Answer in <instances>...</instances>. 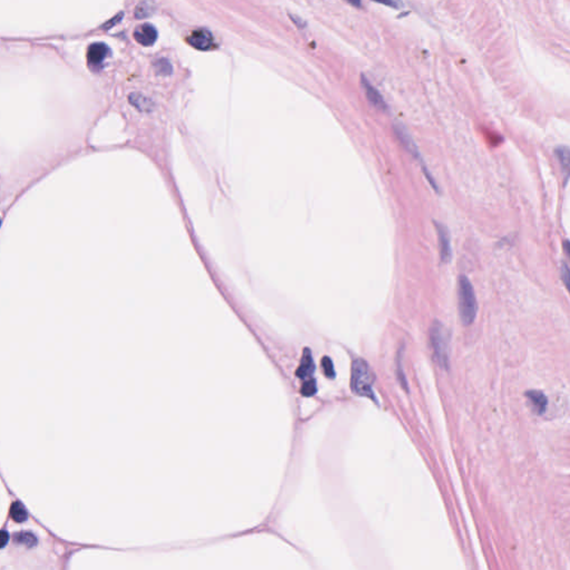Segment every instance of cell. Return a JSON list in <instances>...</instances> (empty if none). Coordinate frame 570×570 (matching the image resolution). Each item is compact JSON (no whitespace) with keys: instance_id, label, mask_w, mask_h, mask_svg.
Instances as JSON below:
<instances>
[{"instance_id":"obj_2","label":"cell","mask_w":570,"mask_h":570,"mask_svg":"<svg viewBox=\"0 0 570 570\" xmlns=\"http://www.w3.org/2000/svg\"><path fill=\"white\" fill-rule=\"evenodd\" d=\"M458 307L461 322H463L464 325H470L476 319L478 305L473 286L470 283L469 279L465 277V275L460 277L459 279Z\"/></svg>"},{"instance_id":"obj_24","label":"cell","mask_w":570,"mask_h":570,"mask_svg":"<svg viewBox=\"0 0 570 570\" xmlns=\"http://www.w3.org/2000/svg\"><path fill=\"white\" fill-rule=\"evenodd\" d=\"M0 223H2V221H0Z\"/></svg>"},{"instance_id":"obj_7","label":"cell","mask_w":570,"mask_h":570,"mask_svg":"<svg viewBox=\"0 0 570 570\" xmlns=\"http://www.w3.org/2000/svg\"><path fill=\"white\" fill-rule=\"evenodd\" d=\"M108 53H110V49H108V47L105 44L103 43L92 44L88 47V50H87L88 65L92 66V67H97V66L101 65V63L105 61V58L108 56Z\"/></svg>"},{"instance_id":"obj_13","label":"cell","mask_w":570,"mask_h":570,"mask_svg":"<svg viewBox=\"0 0 570 570\" xmlns=\"http://www.w3.org/2000/svg\"><path fill=\"white\" fill-rule=\"evenodd\" d=\"M557 158L559 160L561 170L565 173V175L568 176L569 172V159H570V153L569 148L567 146H559L556 149Z\"/></svg>"},{"instance_id":"obj_21","label":"cell","mask_w":570,"mask_h":570,"mask_svg":"<svg viewBox=\"0 0 570 570\" xmlns=\"http://www.w3.org/2000/svg\"><path fill=\"white\" fill-rule=\"evenodd\" d=\"M561 278H562L563 282H565L566 286H568V283H569V267H568L566 263H562V265H561Z\"/></svg>"},{"instance_id":"obj_14","label":"cell","mask_w":570,"mask_h":570,"mask_svg":"<svg viewBox=\"0 0 570 570\" xmlns=\"http://www.w3.org/2000/svg\"><path fill=\"white\" fill-rule=\"evenodd\" d=\"M10 515L16 523H23V521L27 520L28 513L22 503L14 502L13 506L10 508Z\"/></svg>"},{"instance_id":"obj_9","label":"cell","mask_w":570,"mask_h":570,"mask_svg":"<svg viewBox=\"0 0 570 570\" xmlns=\"http://www.w3.org/2000/svg\"><path fill=\"white\" fill-rule=\"evenodd\" d=\"M134 37L143 46H152L157 39V32L151 23H145L136 29Z\"/></svg>"},{"instance_id":"obj_3","label":"cell","mask_w":570,"mask_h":570,"mask_svg":"<svg viewBox=\"0 0 570 570\" xmlns=\"http://www.w3.org/2000/svg\"><path fill=\"white\" fill-rule=\"evenodd\" d=\"M430 342L436 361L441 368L449 365V335L443 324L436 321L430 329Z\"/></svg>"},{"instance_id":"obj_11","label":"cell","mask_w":570,"mask_h":570,"mask_svg":"<svg viewBox=\"0 0 570 570\" xmlns=\"http://www.w3.org/2000/svg\"><path fill=\"white\" fill-rule=\"evenodd\" d=\"M313 371H314V362H313V359H312V353L310 349H305L303 352L301 364H300L295 374L296 376L301 377V379H305V377L313 373Z\"/></svg>"},{"instance_id":"obj_6","label":"cell","mask_w":570,"mask_h":570,"mask_svg":"<svg viewBox=\"0 0 570 570\" xmlns=\"http://www.w3.org/2000/svg\"><path fill=\"white\" fill-rule=\"evenodd\" d=\"M361 85L364 89L365 96H367L368 100L370 101L372 105H373L375 108H377V110H380V111H387L388 110V106L386 104L385 99H383V97L381 96L380 92L377 91L375 87L371 85L370 82L368 80V78L365 77L364 75L361 76Z\"/></svg>"},{"instance_id":"obj_10","label":"cell","mask_w":570,"mask_h":570,"mask_svg":"<svg viewBox=\"0 0 570 570\" xmlns=\"http://www.w3.org/2000/svg\"><path fill=\"white\" fill-rule=\"evenodd\" d=\"M526 397L530 406L532 408L533 412L537 413V415H542L546 411V408H547L548 403L546 395L540 391H528L526 393Z\"/></svg>"},{"instance_id":"obj_18","label":"cell","mask_w":570,"mask_h":570,"mask_svg":"<svg viewBox=\"0 0 570 570\" xmlns=\"http://www.w3.org/2000/svg\"><path fill=\"white\" fill-rule=\"evenodd\" d=\"M316 392V381L314 379H311L307 382L303 383L301 387V393L304 397H312Z\"/></svg>"},{"instance_id":"obj_20","label":"cell","mask_w":570,"mask_h":570,"mask_svg":"<svg viewBox=\"0 0 570 570\" xmlns=\"http://www.w3.org/2000/svg\"><path fill=\"white\" fill-rule=\"evenodd\" d=\"M375 3H379V4H383L386 6H389V7H393V8H400V6H402V3L400 0H373Z\"/></svg>"},{"instance_id":"obj_22","label":"cell","mask_w":570,"mask_h":570,"mask_svg":"<svg viewBox=\"0 0 570 570\" xmlns=\"http://www.w3.org/2000/svg\"><path fill=\"white\" fill-rule=\"evenodd\" d=\"M8 540H9V535L7 531H0V548H4L6 545L8 544Z\"/></svg>"},{"instance_id":"obj_1","label":"cell","mask_w":570,"mask_h":570,"mask_svg":"<svg viewBox=\"0 0 570 570\" xmlns=\"http://www.w3.org/2000/svg\"><path fill=\"white\" fill-rule=\"evenodd\" d=\"M373 383L374 376L368 363L362 359H356L351 369V389L353 393L377 402L373 392Z\"/></svg>"},{"instance_id":"obj_12","label":"cell","mask_w":570,"mask_h":570,"mask_svg":"<svg viewBox=\"0 0 570 570\" xmlns=\"http://www.w3.org/2000/svg\"><path fill=\"white\" fill-rule=\"evenodd\" d=\"M129 103L142 112H149L153 108L152 101L139 93H133L128 97Z\"/></svg>"},{"instance_id":"obj_17","label":"cell","mask_w":570,"mask_h":570,"mask_svg":"<svg viewBox=\"0 0 570 570\" xmlns=\"http://www.w3.org/2000/svg\"><path fill=\"white\" fill-rule=\"evenodd\" d=\"M321 363H322V369H323V372H324V374H325V376L329 377V379H334L335 371H334L332 360L330 359L329 357H324L322 359Z\"/></svg>"},{"instance_id":"obj_5","label":"cell","mask_w":570,"mask_h":570,"mask_svg":"<svg viewBox=\"0 0 570 570\" xmlns=\"http://www.w3.org/2000/svg\"><path fill=\"white\" fill-rule=\"evenodd\" d=\"M436 230L439 236V249L440 256L443 263H449L452 256L451 239H450V233L446 225L441 223H436Z\"/></svg>"},{"instance_id":"obj_23","label":"cell","mask_w":570,"mask_h":570,"mask_svg":"<svg viewBox=\"0 0 570 570\" xmlns=\"http://www.w3.org/2000/svg\"><path fill=\"white\" fill-rule=\"evenodd\" d=\"M345 2L349 3L350 5H352L353 7H357V8L362 7V0H345Z\"/></svg>"},{"instance_id":"obj_15","label":"cell","mask_w":570,"mask_h":570,"mask_svg":"<svg viewBox=\"0 0 570 570\" xmlns=\"http://www.w3.org/2000/svg\"><path fill=\"white\" fill-rule=\"evenodd\" d=\"M15 541L19 545L26 546L28 548H32L37 544V539L31 532H18L14 536Z\"/></svg>"},{"instance_id":"obj_16","label":"cell","mask_w":570,"mask_h":570,"mask_svg":"<svg viewBox=\"0 0 570 570\" xmlns=\"http://www.w3.org/2000/svg\"><path fill=\"white\" fill-rule=\"evenodd\" d=\"M155 68H156V73L161 76L170 75L172 74V70H173L172 65L167 59H158L155 64Z\"/></svg>"},{"instance_id":"obj_8","label":"cell","mask_w":570,"mask_h":570,"mask_svg":"<svg viewBox=\"0 0 570 570\" xmlns=\"http://www.w3.org/2000/svg\"><path fill=\"white\" fill-rule=\"evenodd\" d=\"M188 43L194 48H196V49L207 50L209 48L213 47L214 40L212 35L207 31H203V29H201V31L194 32L189 36Z\"/></svg>"},{"instance_id":"obj_19","label":"cell","mask_w":570,"mask_h":570,"mask_svg":"<svg viewBox=\"0 0 570 570\" xmlns=\"http://www.w3.org/2000/svg\"><path fill=\"white\" fill-rule=\"evenodd\" d=\"M149 14H151V8H149V6L147 4L139 5V6H137L136 10H135V17L140 18V19H143V18L147 17Z\"/></svg>"},{"instance_id":"obj_4","label":"cell","mask_w":570,"mask_h":570,"mask_svg":"<svg viewBox=\"0 0 570 570\" xmlns=\"http://www.w3.org/2000/svg\"><path fill=\"white\" fill-rule=\"evenodd\" d=\"M394 130H395V134H397V136L399 137L400 142H401L402 144H403L404 147L408 149V151H409V153H411V154L413 155V157H416L418 160H420V161H421V163H422L421 155H420V153H419V151H418V147H417V145L415 144V142H413V140L411 139V136L409 135V133H408V131H406V129H405L404 126L402 125V124H395V125H394ZM422 167H423V170H424L425 176H427V178L429 179V183L431 184L432 187H433L436 191L439 189V188H438V185H437L436 182H435V179L432 178V176L430 175L429 171H428V170H425V167H424V164H423V163H422Z\"/></svg>"}]
</instances>
